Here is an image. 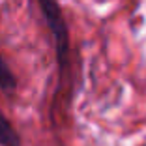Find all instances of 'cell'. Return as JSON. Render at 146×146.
Returning <instances> with one entry per match:
<instances>
[{"label":"cell","instance_id":"6da1fadb","mask_svg":"<svg viewBox=\"0 0 146 146\" xmlns=\"http://www.w3.org/2000/svg\"><path fill=\"white\" fill-rule=\"evenodd\" d=\"M39 8L43 11V17L47 21V26L52 34V41L56 47V56L58 62L62 66H66L68 60V51H69V34H68V26H66L64 15L60 11V6L56 0H38Z\"/></svg>","mask_w":146,"mask_h":146},{"label":"cell","instance_id":"7a4b0ae2","mask_svg":"<svg viewBox=\"0 0 146 146\" xmlns=\"http://www.w3.org/2000/svg\"><path fill=\"white\" fill-rule=\"evenodd\" d=\"M0 146H21L17 131L13 129V125L9 124L2 111H0Z\"/></svg>","mask_w":146,"mask_h":146},{"label":"cell","instance_id":"3957f363","mask_svg":"<svg viewBox=\"0 0 146 146\" xmlns=\"http://www.w3.org/2000/svg\"><path fill=\"white\" fill-rule=\"evenodd\" d=\"M15 86H17V81H15V77H13L11 69L8 68V64L4 62V58L0 56V88L11 92Z\"/></svg>","mask_w":146,"mask_h":146}]
</instances>
